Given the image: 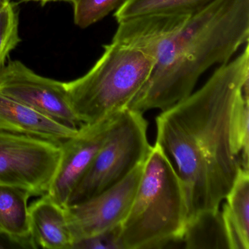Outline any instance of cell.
Returning a JSON list of instances; mask_svg holds the SVG:
<instances>
[{
    "instance_id": "cell-9",
    "label": "cell",
    "mask_w": 249,
    "mask_h": 249,
    "mask_svg": "<svg viewBox=\"0 0 249 249\" xmlns=\"http://www.w3.org/2000/svg\"><path fill=\"white\" fill-rule=\"evenodd\" d=\"M116 115L81 125L74 136L61 145L60 163L48 193L61 206L66 207L71 192L92 164Z\"/></svg>"
},
{
    "instance_id": "cell-13",
    "label": "cell",
    "mask_w": 249,
    "mask_h": 249,
    "mask_svg": "<svg viewBox=\"0 0 249 249\" xmlns=\"http://www.w3.org/2000/svg\"><path fill=\"white\" fill-rule=\"evenodd\" d=\"M28 191L0 185V236L23 249H37L30 228Z\"/></svg>"
},
{
    "instance_id": "cell-15",
    "label": "cell",
    "mask_w": 249,
    "mask_h": 249,
    "mask_svg": "<svg viewBox=\"0 0 249 249\" xmlns=\"http://www.w3.org/2000/svg\"><path fill=\"white\" fill-rule=\"evenodd\" d=\"M183 242L189 249H231L221 211H202L191 218L186 224Z\"/></svg>"
},
{
    "instance_id": "cell-17",
    "label": "cell",
    "mask_w": 249,
    "mask_h": 249,
    "mask_svg": "<svg viewBox=\"0 0 249 249\" xmlns=\"http://www.w3.org/2000/svg\"><path fill=\"white\" fill-rule=\"evenodd\" d=\"M124 0H71L75 25L85 29L98 22L120 6Z\"/></svg>"
},
{
    "instance_id": "cell-2",
    "label": "cell",
    "mask_w": 249,
    "mask_h": 249,
    "mask_svg": "<svg viewBox=\"0 0 249 249\" xmlns=\"http://www.w3.org/2000/svg\"><path fill=\"white\" fill-rule=\"evenodd\" d=\"M249 40V0H213L192 14L167 42L126 108H170L193 92L202 74L230 62Z\"/></svg>"
},
{
    "instance_id": "cell-10",
    "label": "cell",
    "mask_w": 249,
    "mask_h": 249,
    "mask_svg": "<svg viewBox=\"0 0 249 249\" xmlns=\"http://www.w3.org/2000/svg\"><path fill=\"white\" fill-rule=\"evenodd\" d=\"M191 15L149 14L129 18L119 23L112 41L138 49L157 62L166 42Z\"/></svg>"
},
{
    "instance_id": "cell-6",
    "label": "cell",
    "mask_w": 249,
    "mask_h": 249,
    "mask_svg": "<svg viewBox=\"0 0 249 249\" xmlns=\"http://www.w3.org/2000/svg\"><path fill=\"white\" fill-rule=\"evenodd\" d=\"M62 157L61 145L28 135L0 132V185L49 193Z\"/></svg>"
},
{
    "instance_id": "cell-18",
    "label": "cell",
    "mask_w": 249,
    "mask_h": 249,
    "mask_svg": "<svg viewBox=\"0 0 249 249\" xmlns=\"http://www.w3.org/2000/svg\"><path fill=\"white\" fill-rule=\"evenodd\" d=\"M17 5L10 2L0 11V70L5 65L9 53L21 42Z\"/></svg>"
},
{
    "instance_id": "cell-21",
    "label": "cell",
    "mask_w": 249,
    "mask_h": 249,
    "mask_svg": "<svg viewBox=\"0 0 249 249\" xmlns=\"http://www.w3.org/2000/svg\"><path fill=\"white\" fill-rule=\"evenodd\" d=\"M11 2V0H0V11Z\"/></svg>"
},
{
    "instance_id": "cell-7",
    "label": "cell",
    "mask_w": 249,
    "mask_h": 249,
    "mask_svg": "<svg viewBox=\"0 0 249 249\" xmlns=\"http://www.w3.org/2000/svg\"><path fill=\"white\" fill-rule=\"evenodd\" d=\"M0 93L68 126H81L70 105L65 82L38 75L20 61H9L0 70Z\"/></svg>"
},
{
    "instance_id": "cell-8",
    "label": "cell",
    "mask_w": 249,
    "mask_h": 249,
    "mask_svg": "<svg viewBox=\"0 0 249 249\" xmlns=\"http://www.w3.org/2000/svg\"><path fill=\"white\" fill-rule=\"evenodd\" d=\"M144 163L107 190L81 203L65 208L75 243L112 230L123 223L136 195Z\"/></svg>"
},
{
    "instance_id": "cell-3",
    "label": "cell",
    "mask_w": 249,
    "mask_h": 249,
    "mask_svg": "<svg viewBox=\"0 0 249 249\" xmlns=\"http://www.w3.org/2000/svg\"><path fill=\"white\" fill-rule=\"evenodd\" d=\"M188 221L186 192L173 163L157 143L144 163L127 216L121 225L124 249H161L183 241Z\"/></svg>"
},
{
    "instance_id": "cell-12",
    "label": "cell",
    "mask_w": 249,
    "mask_h": 249,
    "mask_svg": "<svg viewBox=\"0 0 249 249\" xmlns=\"http://www.w3.org/2000/svg\"><path fill=\"white\" fill-rule=\"evenodd\" d=\"M30 228L37 248L72 249L75 240L71 232L65 208L49 194L29 207Z\"/></svg>"
},
{
    "instance_id": "cell-5",
    "label": "cell",
    "mask_w": 249,
    "mask_h": 249,
    "mask_svg": "<svg viewBox=\"0 0 249 249\" xmlns=\"http://www.w3.org/2000/svg\"><path fill=\"white\" fill-rule=\"evenodd\" d=\"M148 125L141 112L126 108L116 113L103 145L71 192L66 207L107 190L144 162L152 148L147 138Z\"/></svg>"
},
{
    "instance_id": "cell-16",
    "label": "cell",
    "mask_w": 249,
    "mask_h": 249,
    "mask_svg": "<svg viewBox=\"0 0 249 249\" xmlns=\"http://www.w3.org/2000/svg\"><path fill=\"white\" fill-rule=\"evenodd\" d=\"M213 0H124L113 17L118 23L149 14H192Z\"/></svg>"
},
{
    "instance_id": "cell-1",
    "label": "cell",
    "mask_w": 249,
    "mask_h": 249,
    "mask_svg": "<svg viewBox=\"0 0 249 249\" xmlns=\"http://www.w3.org/2000/svg\"><path fill=\"white\" fill-rule=\"evenodd\" d=\"M249 47L215 70L199 89L156 119L157 141L186 192L188 221L219 209L241 168L234 142L236 110L249 98ZM187 221V222H188Z\"/></svg>"
},
{
    "instance_id": "cell-14",
    "label": "cell",
    "mask_w": 249,
    "mask_h": 249,
    "mask_svg": "<svg viewBox=\"0 0 249 249\" xmlns=\"http://www.w3.org/2000/svg\"><path fill=\"white\" fill-rule=\"evenodd\" d=\"M223 205L231 249H249V170L240 168Z\"/></svg>"
},
{
    "instance_id": "cell-19",
    "label": "cell",
    "mask_w": 249,
    "mask_h": 249,
    "mask_svg": "<svg viewBox=\"0 0 249 249\" xmlns=\"http://www.w3.org/2000/svg\"><path fill=\"white\" fill-rule=\"evenodd\" d=\"M121 225L92 237L78 240L74 243L72 249H124L121 240Z\"/></svg>"
},
{
    "instance_id": "cell-4",
    "label": "cell",
    "mask_w": 249,
    "mask_h": 249,
    "mask_svg": "<svg viewBox=\"0 0 249 249\" xmlns=\"http://www.w3.org/2000/svg\"><path fill=\"white\" fill-rule=\"evenodd\" d=\"M155 60L138 49L111 42L83 76L65 82L71 108L81 125L124 110L148 81Z\"/></svg>"
},
{
    "instance_id": "cell-20",
    "label": "cell",
    "mask_w": 249,
    "mask_h": 249,
    "mask_svg": "<svg viewBox=\"0 0 249 249\" xmlns=\"http://www.w3.org/2000/svg\"><path fill=\"white\" fill-rule=\"evenodd\" d=\"M21 1H25V2H29V1H33V2H39L40 3L44 4L48 3L49 2H55V1H65V2H70L71 0H21Z\"/></svg>"
},
{
    "instance_id": "cell-11",
    "label": "cell",
    "mask_w": 249,
    "mask_h": 249,
    "mask_svg": "<svg viewBox=\"0 0 249 249\" xmlns=\"http://www.w3.org/2000/svg\"><path fill=\"white\" fill-rule=\"evenodd\" d=\"M78 129L0 93V132L28 135L61 145Z\"/></svg>"
}]
</instances>
